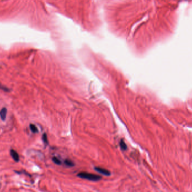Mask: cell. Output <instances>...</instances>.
I'll list each match as a JSON object with an SVG mask.
<instances>
[{
  "label": "cell",
  "mask_w": 192,
  "mask_h": 192,
  "mask_svg": "<svg viewBox=\"0 0 192 192\" xmlns=\"http://www.w3.org/2000/svg\"><path fill=\"white\" fill-rule=\"evenodd\" d=\"M78 176L82 178V179H87V180H88L93 181H99L102 178L101 176H99L98 175L90 174V173H86V172H82V173H80L78 175Z\"/></svg>",
  "instance_id": "cell-1"
},
{
  "label": "cell",
  "mask_w": 192,
  "mask_h": 192,
  "mask_svg": "<svg viewBox=\"0 0 192 192\" xmlns=\"http://www.w3.org/2000/svg\"><path fill=\"white\" fill-rule=\"evenodd\" d=\"M95 171H97L98 173L105 176H110L111 175L110 172L109 170H107V169H103V168L101 167H95Z\"/></svg>",
  "instance_id": "cell-2"
},
{
  "label": "cell",
  "mask_w": 192,
  "mask_h": 192,
  "mask_svg": "<svg viewBox=\"0 0 192 192\" xmlns=\"http://www.w3.org/2000/svg\"><path fill=\"white\" fill-rule=\"evenodd\" d=\"M10 154L11 155L12 158L14 159L15 162H19V155L18 153L14 149H11L10 151Z\"/></svg>",
  "instance_id": "cell-3"
},
{
  "label": "cell",
  "mask_w": 192,
  "mask_h": 192,
  "mask_svg": "<svg viewBox=\"0 0 192 192\" xmlns=\"http://www.w3.org/2000/svg\"><path fill=\"white\" fill-rule=\"evenodd\" d=\"M7 112V109L5 108H3L0 110V117H1V119L2 120V121H5V120L6 119Z\"/></svg>",
  "instance_id": "cell-4"
},
{
  "label": "cell",
  "mask_w": 192,
  "mask_h": 192,
  "mask_svg": "<svg viewBox=\"0 0 192 192\" xmlns=\"http://www.w3.org/2000/svg\"><path fill=\"white\" fill-rule=\"evenodd\" d=\"M64 163H65V165L67 166H69V167H73L74 166V163L71 161V160L70 159H66L65 160V161H64Z\"/></svg>",
  "instance_id": "cell-5"
},
{
  "label": "cell",
  "mask_w": 192,
  "mask_h": 192,
  "mask_svg": "<svg viewBox=\"0 0 192 192\" xmlns=\"http://www.w3.org/2000/svg\"><path fill=\"white\" fill-rule=\"evenodd\" d=\"M30 129L31 131L33 132V133H38V130L37 127H36L35 125H33V124H30Z\"/></svg>",
  "instance_id": "cell-6"
},
{
  "label": "cell",
  "mask_w": 192,
  "mask_h": 192,
  "mask_svg": "<svg viewBox=\"0 0 192 192\" xmlns=\"http://www.w3.org/2000/svg\"><path fill=\"white\" fill-rule=\"evenodd\" d=\"M120 145L121 148L123 150H126L127 149V145L125 143V142L122 140H121L120 143Z\"/></svg>",
  "instance_id": "cell-7"
},
{
  "label": "cell",
  "mask_w": 192,
  "mask_h": 192,
  "mask_svg": "<svg viewBox=\"0 0 192 192\" xmlns=\"http://www.w3.org/2000/svg\"><path fill=\"white\" fill-rule=\"evenodd\" d=\"M52 161L55 163L56 164V165H61V162L60 160L58 158L56 157H54L52 158Z\"/></svg>",
  "instance_id": "cell-8"
},
{
  "label": "cell",
  "mask_w": 192,
  "mask_h": 192,
  "mask_svg": "<svg viewBox=\"0 0 192 192\" xmlns=\"http://www.w3.org/2000/svg\"><path fill=\"white\" fill-rule=\"evenodd\" d=\"M42 139H43V141L44 143H45L46 144H49V141H48V138H47V136L46 135V134H44L43 135Z\"/></svg>",
  "instance_id": "cell-9"
},
{
  "label": "cell",
  "mask_w": 192,
  "mask_h": 192,
  "mask_svg": "<svg viewBox=\"0 0 192 192\" xmlns=\"http://www.w3.org/2000/svg\"><path fill=\"white\" fill-rule=\"evenodd\" d=\"M0 89H2L3 91H9V90H8V89H7V87H3V86L1 85V84H0Z\"/></svg>",
  "instance_id": "cell-10"
}]
</instances>
